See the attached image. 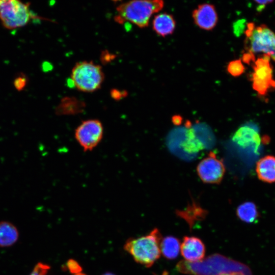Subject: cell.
<instances>
[{"mask_svg": "<svg viewBox=\"0 0 275 275\" xmlns=\"http://www.w3.org/2000/svg\"><path fill=\"white\" fill-rule=\"evenodd\" d=\"M177 269L180 272L193 275H221L231 272H240L250 275L245 265L218 254L209 256L195 262L180 261Z\"/></svg>", "mask_w": 275, "mask_h": 275, "instance_id": "cell-1", "label": "cell"}, {"mask_svg": "<svg viewBox=\"0 0 275 275\" xmlns=\"http://www.w3.org/2000/svg\"><path fill=\"white\" fill-rule=\"evenodd\" d=\"M163 7V2L154 1H131L120 4L116 7L114 20L119 24L129 22L144 28L149 23L152 15Z\"/></svg>", "mask_w": 275, "mask_h": 275, "instance_id": "cell-2", "label": "cell"}, {"mask_svg": "<svg viewBox=\"0 0 275 275\" xmlns=\"http://www.w3.org/2000/svg\"><path fill=\"white\" fill-rule=\"evenodd\" d=\"M161 238L160 232L155 228L147 235L130 238L124 244V249L136 262L149 267L160 256Z\"/></svg>", "mask_w": 275, "mask_h": 275, "instance_id": "cell-3", "label": "cell"}, {"mask_svg": "<svg viewBox=\"0 0 275 275\" xmlns=\"http://www.w3.org/2000/svg\"><path fill=\"white\" fill-rule=\"evenodd\" d=\"M102 67L93 61L77 62L72 68L70 79L78 91L92 93L100 89L104 80Z\"/></svg>", "mask_w": 275, "mask_h": 275, "instance_id": "cell-4", "label": "cell"}, {"mask_svg": "<svg viewBox=\"0 0 275 275\" xmlns=\"http://www.w3.org/2000/svg\"><path fill=\"white\" fill-rule=\"evenodd\" d=\"M245 35V47L248 52L263 53L275 61V34L266 25L255 26L254 24H248Z\"/></svg>", "mask_w": 275, "mask_h": 275, "instance_id": "cell-5", "label": "cell"}, {"mask_svg": "<svg viewBox=\"0 0 275 275\" xmlns=\"http://www.w3.org/2000/svg\"><path fill=\"white\" fill-rule=\"evenodd\" d=\"M31 17L29 4L17 0H0V19L6 28L24 26Z\"/></svg>", "mask_w": 275, "mask_h": 275, "instance_id": "cell-6", "label": "cell"}, {"mask_svg": "<svg viewBox=\"0 0 275 275\" xmlns=\"http://www.w3.org/2000/svg\"><path fill=\"white\" fill-rule=\"evenodd\" d=\"M104 133L103 126L98 119L82 121L74 131V138L85 152L92 151L101 141Z\"/></svg>", "mask_w": 275, "mask_h": 275, "instance_id": "cell-7", "label": "cell"}, {"mask_svg": "<svg viewBox=\"0 0 275 275\" xmlns=\"http://www.w3.org/2000/svg\"><path fill=\"white\" fill-rule=\"evenodd\" d=\"M270 59L267 55L263 54L255 61L253 66L254 71L251 77L253 88L261 95H265L269 90L275 88Z\"/></svg>", "mask_w": 275, "mask_h": 275, "instance_id": "cell-8", "label": "cell"}, {"mask_svg": "<svg viewBox=\"0 0 275 275\" xmlns=\"http://www.w3.org/2000/svg\"><path fill=\"white\" fill-rule=\"evenodd\" d=\"M225 172V166L223 160L218 158L213 152H210L197 167V174L205 183H220Z\"/></svg>", "mask_w": 275, "mask_h": 275, "instance_id": "cell-9", "label": "cell"}, {"mask_svg": "<svg viewBox=\"0 0 275 275\" xmlns=\"http://www.w3.org/2000/svg\"><path fill=\"white\" fill-rule=\"evenodd\" d=\"M232 140L239 147L243 149H252L256 153L261 143L258 131L248 125L240 127L233 134Z\"/></svg>", "mask_w": 275, "mask_h": 275, "instance_id": "cell-10", "label": "cell"}, {"mask_svg": "<svg viewBox=\"0 0 275 275\" xmlns=\"http://www.w3.org/2000/svg\"><path fill=\"white\" fill-rule=\"evenodd\" d=\"M195 24L200 29L210 31L216 26L218 16L213 5L203 4L198 6L193 12Z\"/></svg>", "mask_w": 275, "mask_h": 275, "instance_id": "cell-11", "label": "cell"}, {"mask_svg": "<svg viewBox=\"0 0 275 275\" xmlns=\"http://www.w3.org/2000/svg\"><path fill=\"white\" fill-rule=\"evenodd\" d=\"M180 250L186 261L191 262L201 261L205 253L204 244L199 238L195 237H184Z\"/></svg>", "mask_w": 275, "mask_h": 275, "instance_id": "cell-12", "label": "cell"}, {"mask_svg": "<svg viewBox=\"0 0 275 275\" xmlns=\"http://www.w3.org/2000/svg\"><path fill=\"white\" fill-rule=\"evenodd\" d=\"M184 139L181 140L180 147L185 153L194 154L205 148V145L200 139L194 128L189 122H186Z\"/></svg>", "mask_w": 275, "mask_h": 275, "instance_id": "cell-13", "label": "cell"}, {"mask_svg": "<svg viewBox=\"0 0 275 275\" xmlns=\"http://www.w3.org/2000/svg\"><path fill=\"white\" fill-rule=\"evenodd\" d=\"M256 171L258 178L266 183L275 182V157L266 155L259 159Z\"/></svg>", "mask_w": 275, "mask_h": 275, "instance_id": "cell-14", "label": "cell"}, {"mask_svg": "<svg viewBox=\"0 0 275 275\" xmlns=\"http://www.w3.org/2000/svg\"><path fill=\"white\" fill-rule=\"evenodd\" d=\"M86 107L84 101L73 96H66L61 100L56 109L58 115H74L83 112Z\"/></svg>", "mask_w": 275, "mask_h": 275, "instance_id": "cell-15", "label": "cell"}, {"mask_svg": "<svg viewBox=\"0 0 275 275\" xmlns=\"http://www.w3.org/2000/svg\"><path fill=\"white\" fill-rule=\"evenodd\" d=\"M175 27L176 22L173 16L167 13L156 15L152 21L153 30L161 37L172 34Z\"/></svg>", "mask_w": 275, "mask_h": 275, "instance_id": "cell-16", "label": "cell"}, {"mask_svg": "<svg viewBox=\"0 0 275 275\" xmlns=\"http://www.w3.org/2000/svg\"><path fill=\"white\" fill-rule=\"evenodd\" d=\"M18 233L16 227L7 222L0 223V246H8L17 240Z\"/></svg>", "mask_w": 275, "mask_h": 275, "instance_id": "cell-17", "label": "cell"}, {"mask_svg": "<svg viewBox=\"0 0 275 275\" xmlns=\"http://www.w3.org/2000/svg\"><path fill=\"white\" fill-rule=\"evenodd\" d=\"M160 248L163 256L168 259H174L178 256L180 249L179 240L173 236H167L160 242Z\"/></svg>", "mask_w": 275, "mask_h": 275, "instance_id": "cell-18", "label": "cell"}, {"mask_svg": "<svg viewBox=\"0 0 275 275\" xmlns=\"http://www.w3.org/2000/svg\"><path fill=\"white\" fill-rule=\"evenodd\" d=\"M236 214L240 220L247 223H254L258 217L257 207L252 202L240 204L236 209Z\"/></svg>", "mask_w": 275, "mask_h": 275, "instance_id": "cell-19", "label": "cell"}, {"mask_svg": "<svg viewBox=\"0 0 275 275\" xmlns=\"http://www.w3.org/2000/svg\"><path fill=\"white\" fill-rule=\"evenodd\" d=\"M178 214L180 216L186 219L189 223H193V219H197L198 217H203L206 211L199 206L196 202L193 201L191 205H189L186 209L179 211Z\"/></svg>", "mask_w": 275, "mask_h": 275, "instance_id": "cell-20", "label": "cell"}, {"mask_svg": "<svg viewBox=\"0 0 275 275\" xmlns=\"http://www.w3.org/2000/svg\"><path fill=\"white\" fill-rule=\"evenodd\" d=\"M229 73L233 76H238L244 71V66L241 60H235L229 62L227 68Z\"/></svg>", "mask_w": 275, "mask_h": 275, "instance_id": "cell-21", "label": "cell"}, {"mask_svg": "<svg viewBox=\"0 0 275 275\" xmlns=\"http://www.w3.org/2000/svg\"><path fill=\"white\" fill-rule=\"evenodd\" d=\"M66 266L70 273L73 274L81 272L82 268L78 262L73 259H70L66 263Z\"/></svg>", "mask_w": 275, "mask_h": 275, "instance_id": "cell-22", "label": "cell"}, {"mask_svg": "<svg viewBox=\"0 0 275 275\" xmlns=\"http://www.w3.org/2000/svg\"><path fill=\"white\" fill-rule=\"evenodd\" d=\"M49 266L42 263H38L30 275H46Z\"/></svg>", "mask_w": 275, "mask_h": 275, "instance_id": "cell-23", "label": "cell"}, {"mask_svg": "<svg viewBox=\"0 0 275 275\" xmlns=\"http://www.w3.org/2000/svg\"><path fill=\"white\" fill-rule=\"evenodd\" d=\"M127 94L125 90L113 89L111 91V97L116 100H120L123 98L126 97Z\"/></svg>", "mask_w": 275, "mask_h": 275, "instance_id": "cell-24", "label": "cell"}, {"mask_svg": "<svg viewBox=\"0 0 275 275\" xmlns=\"http://www.w3.org/2000/svg\"><path fill=\"white\" fill-rule=\"evenodd\" d=\"M244 21L243 20H239L236 22L235 24H234V33L236 35H240L242 33L244 28Z\"/></svg>", "mask_w": 275, "mask_h": 275, "instance_id": "cell-25", "label": "cell"}, {"mask_svg": "<svg viewBox=\"0 0 275 275\" xmlns=\"http://www.w3.org/2000/svg\"><path fill=\"white\" fill-rule=\"evenodd\" d=\"M255 2L258 4L257 7V10L258 12L262 11L265 7L266 5L272 3L273 1L265 0V1H255Z\"/></svg>", "mask_w": 275, "mask_h": 275, "instance_id": "cell-26", "label": "cell"}, {"mask_svg": "<svg viewBox=\"0 0 275 275\" xmlns=\"http://www.w3.org/2000/svg\"><path fill=\"white\" fill-rule=\"evenodd\" d=\"M25 84V79L24 78L19 77L15 79L14 85L16 89L18 90L21 89L24 86Z\"/></svg>", "mask_w": 275, "mask_h": 275, "instance_id": "cell-27", "label": "cell"}, {"mask_svg": "<svg viewBox=\"0 0 275 275\" xmlns=\"http://www.w3.org/2000/svg\"><path fill=\"white\" fill-rule=\"evenodd\" d=\"M172 122L175 125H179L182 122V118L179 115H175L172 117Z\"/></svg>", "mask_w": 275, "mask_h": 275, "instance_id": "cell-28", "label": "cell"}, {"mask_svg": "<svg viewBox=\"0 0 275 275\" xmlns=\"http://www.w3.org/2000/svg\"><path fill=\"white\" fill-rule=\"evenodd\" d=\"M221 275H244L243 273L240 272H231L228 273H225Z\"/></svg>", "mask_w": 275, "mask_h": 275, "instance_id": "cell-29", "label": "cell"}, {"mask_svg": "<svg viewBox=\"0 0 275 275\" xmlns=\"http://www.w3.org/2000/svg\"><path fill=\"white\" fill-rule=\"evenodd\" d=\"M102 275H115V274L112 272H105L103 273Z\"/></svg>", "mask_w": 275, "mask_h": 275, "instance_id": "cell-30", "label": "cell"}, {"mask_svg": "<svg viewBox=\"0 0 275 275\" xmlns=\"http://www.w3.org/2000/svg\"><path fill=\"white\" fill-rule=\"evenodd\" d=\"M73 275H86V274L81 272L78 273L74 274Z\"/></svg>", "mask_w": 275, "mask_h": 275, "instance_id": "cell-31", "label": "cell"}]
</instances>
